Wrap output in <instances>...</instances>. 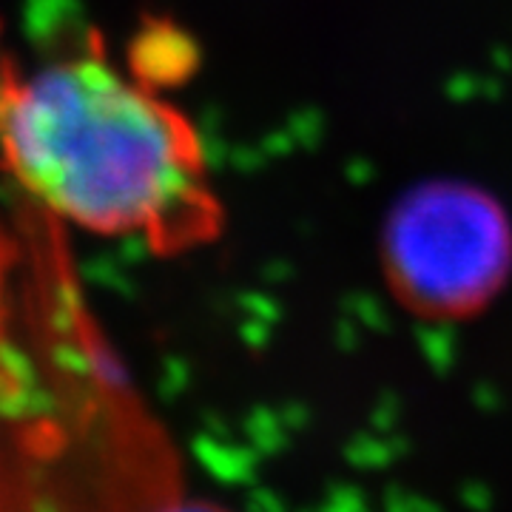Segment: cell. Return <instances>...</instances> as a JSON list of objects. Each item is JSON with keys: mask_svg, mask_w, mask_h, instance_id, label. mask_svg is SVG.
<instances>
[{"mask_svg": "<svg viewBox=\"0 0 512 512\" xmlns=\"http://www.w3.org/2000/svg\"><path fill=\"white\" fill-rule=\"evenodd\" d=\"M160 512H228L222 507H214V504H205V501H188V504H171Z\"/></svg>", "mask_w": 512, "mask_h": 512, "instance_id": "3957f363", "label": "cell"}, {"mask_svg": "<svg viewBox=\"0 0 512 512\" xmlns=\"http://www.w3.org/2000/svg\"><path fill=\"white\" fill-rule=\"evenodd\" d=\"M0 168L49 214L154 254L222 231L197 126L100 52L55 57L0 89Z\"/></svg>", "mask_w": 512, "mask_h": 512, "instance_id": "6da1fadb", "label": "cell"}, {"mask_svg": "<svg viewBox=\"0 0 512 512\" xmlns=\"http://www.w3.org/2000/svg\"><path fill=\"white\" fill-rule=\"evenodd\" d=\"M510 262L512 237L501 208L464 185L416 191L387 222V282L427 319H464L490 305Z\"/></svg>", "mask_w": 512, "mask_h": 512, "instance_id": "7a4b0ae2", "label": "cell"}]
</instances>
